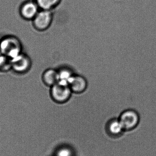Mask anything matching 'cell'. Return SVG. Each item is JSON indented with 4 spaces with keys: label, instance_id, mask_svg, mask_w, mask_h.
<instances>
[{
    "label": "cell",
    "instance_id": "1",
    "mask_svg": "<svg viewBox=\"0 0 156 156\" xmlns=\"http://www.w3.org/2000/svg\"><path fill=\"white\" fill-rule=\"evenodd\" d=\"M0 51L12 59L23 53L22 43L15 36H5L0 39Z\"/></svg>",
    "mask_w": 156,
    "mask_h": 156
},
{
    "label": "cell",
    "instance_id": "2",
    "mask_svg": "<svg viewBox=\"0 0 156 156\" xmlns=\"http://www.w3.org/2000/svg\"><path fill=\"white\" fill-rule=\"evenodd\" d=\"M33 62L30 57L22 53L11 59V68L16 74H25L31 70Z\"/></svg>",
    "mask_w": 156,
    "mask_h": 156
},
{
    "label": "cell",
    "instance_id": "3",
    "mask_svg": "<svg viewBox=\"0 0 156 156\" xmlns=\"http://www.w3.org/2000/svg\"><path fill=\"white\" fill-rule=\"evenodd\" d=\"M119 120L124 130L128 132L137 127L140 122V116L135 110L128 109L121 114Z\"/></svg>",
    "mask_w": 156,
    "mask_h": 156
},
{
    "label": "cell",
    "instance_id": "4",
    "mask_svg": "<svg viewBox=\"0 0 156 156\" xmlns=\"http://www.w3.org/2000/svg\"><path fill=\"white\" fill-rule=\"evenodd\" d=\"M50 93L55 101L62 103L67 101L70 98L72 91L69 85L57 83L51 87Z\"/></svg>",
    "mask_w": 156,
    "mask_h": 156
},
{
    "label": "cell",
    "instance_id": "5",
    "mask_svg": "<svg viewBox=\"0 0 156 156\" xmlns=\"http://www.w3.org/2000/svg\"><path fill=\"white\" fill-rule=\"evenodd\" d=\"M52 15L49 10L39 11L33 20V25L36 31H44L48 29L52 23Z\"/></svg>",
    "mask_w": 156,
    "mask_h": 156
},
{
    "label": "cell",
    "instance_id": "6",
    "mask_svg": "<svg viewBox=\"0 0 156 156\" xmlns=\"http://www.w3.org/2000/svg\"><path fill=\"white\" fill-rule=\"evenodd\" d=\"M39 6L35 1L27 0L23 2L20 7V16L26 21H33L39 12Z\"/></svg>",
    "mask_w": 156,
    "mask_h": 156
},
{
    "label": "cell",
    "instance_id": "7",
    "mask_svg": "<svg viewBox=\"0 0 156 156\" xmlns=\"http://www.w3.org/2000/svg\"><path fill=\"white\" fill-rule=\"evenodd\" d=\"M105 130L107 135L113 138L121 137L123 132H125L118 118H112L107 121L105 124Z\"/></svg>",
    "mask_w": 156,
    "mask_h": 156
},
{
    "label": "cell",
    "instance_id": "8",
    "mask_svg": "<svg viewBox=\"0 0 156 156\" xmlns=\"http://www.w3.org/2000/svg\"><path fill=\"white\" fill-rule=\"evenodd\" d=\"M69 86L72 92L80 93L87 88V80L81 75L75 74L69 82Z\"/></svg>",
    "mask_w": 156,
    "mask_h": 156
},
{
    "label": "cell",
    "instance_id": "9",
    "mask_svg": "<svg viewBox=\"0 0 156 156\" xmlns=\"http://www.w3.org/2000/svg\"><path fill=\"white\" fill-rule=\"evenodd\" d=\"M58 83L69 85L72 77L75 75L73 69L67 66H61L57 69Z\"/></svg>",
    "mask_w": 156,
    "mask_h": 156
},
{
    "label": "cell",
    "instance_id": "10",
    "mask_svg": "<svg viewBox=\"0 0 156 156\" xmlns=\"http://www.w3.org/2000/svg\"><path fill=\"white\" fill-rule=\"evenodd\" d=\"M42 79L45 84L52 87L58 82L57 70L54 68L46 69L42 75Z\"/></svg>",
    "mask_w": 156,
    "mask_h": 156
},
{
    "label": "cell",
    "instance_id": "11",
    "mask_svg": "<svg viewBox=\"0 0 156 156\" xmlns=\"http://www.w3.org/2000/svg\"><path fill=\"white\" fill-rule=\"evenodd\" d=\"M59 0H36L39 8L42 10H49L58 2Z\"/></svg>",
    "mask_w": 156,
    "mask_h": 156
},
{
    "label": "cell",
    "instance_id": "12",
    "mask_svg": "<svg viewBox=\"0 0 156 156\" xmlns=\"http://www.w3.org/2000/svg\"><path fill=\"white\" fill-rule=\"evenodd\" d=\"M11 68V59L0 51V72H5Z\"/></svg>",
    "mask_w": 156,
    "mask_h": 156
}]
</instances>
